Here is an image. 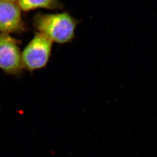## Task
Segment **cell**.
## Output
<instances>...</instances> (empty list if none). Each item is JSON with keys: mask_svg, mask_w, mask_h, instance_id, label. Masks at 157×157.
I'll return each instance as SVG.
<instances>
[{"mask_svg": "<svg viewBox=\"0 0 157 157\" xmlns=\"http://www.w3.org/2000/svg\"><path fill=\"white\" fill-rule=\"evenodd\" d=\"M78 21L67 12L56 14H39L34 19V26L52 41L64 44L71 42L75 37Z\"/></svg>", "mask_w": 157, "mask_h": 157, "instance_id": "obj_1", "label": "cell"}, {"mask_svg": "<svg viewBox=\"0 0 157 157\" xmlns=\"http://www.w3.org/2000/svg\"><path fill=\"white\" fill-rule=\"evenodd\" d=\"M52 43V40L44 34H36L23 51L22 67L30 71L44 67L51 56Z\"/></svg>", "mask_w": 157, "mask_h": 157, "instance_id": "obj_2", "label": "cell"}, {"mask_svg": "<svg viewBox=\"0 0 157 157\" xmlns=\"http://www.w3.org/2000/svg\"><path fill=\"white\" fill-rule=\"evenodd\" d=\"M22 55L16 41L7 34H0V68L10 74L22 68Z\"/></svg>", "mask_w": 157, "mask_h": 157, "instance_id": "obj_3", "label": "cell"}, {"mask_svg": "<svg viewBox=\"0 0 157 157\" xmlns=\"http://www.w3.org/2000/svg\"><path fill=\"white\" fill-rule=\"evenodd\" d=\"M21 11L13 1L0 0V32L7 34L20 28Z\"/></svg>", "mask_w": 157, "mask_h": 157, "instance_id": "obj_4", "label": "cell"}, {"mask_svg": "<svg viewBox=\"0 0 157 157\" xmlns=\"http://www.w3.org/2000/svg\"><path fill=\"white\" fill-rule=\"evenodd\" d=\"M17 5L21 10L25 11L36 8L57 10L62 8L59 0H18Z\"/></svg>", "mask_w": 157, "mask_h": 157, "instance_id": "obj_5", "label": "cell"}, {"mask_svg": "<svg viewBox=\"0 0 157 157\" xmlns=\"http://www.w3.org/2000/svg\"><path fill=\"white\" fill-rule=\"evenodd\" d=\"M6 1H17V0H6Z\"/></svg>", "mask_w": 157, "mask_h": 157, "instance_id": "obj_6", "label": "cell"}]
</instances>
